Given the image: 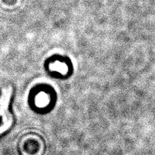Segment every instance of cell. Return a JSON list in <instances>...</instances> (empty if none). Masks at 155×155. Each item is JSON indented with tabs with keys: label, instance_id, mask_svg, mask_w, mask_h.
Segmentation results:
<instances>
[{
	"label": "cell",
	"instance_id": "1",
	"mask_svg": "<svg viewBox=\"0 0 155 155\" xmlns=\"http://www.w3.org/2000/svg\"><path fill=\"white\" fill-rule=\"evenodd\" d=\"M13 89L8 86L2 90L0 96V115L2 117V124H0V134L9 129L13 124V117L8 111V105L10 102Z\"/></svg>",
	"mask_w": 155,
	"mask_h": 155
},
{
	"label": "cell",
	"instance_id": "2",
	"mask_svg": "<svg viewBox=\"0 0 155 155\" xmlns=\"http://www.w3.org/2000/svg\"><path fill=\"white\" fill-rule=\"evenodd\" d=\"M51 70L53 71H58L59 73H62V74H67L68 72V67L67 65L64 63H61V62H54L53 64H50Z\"/></svg>",
	"mask_w": 155,
	"mask_h": 155
}]
</instances>
